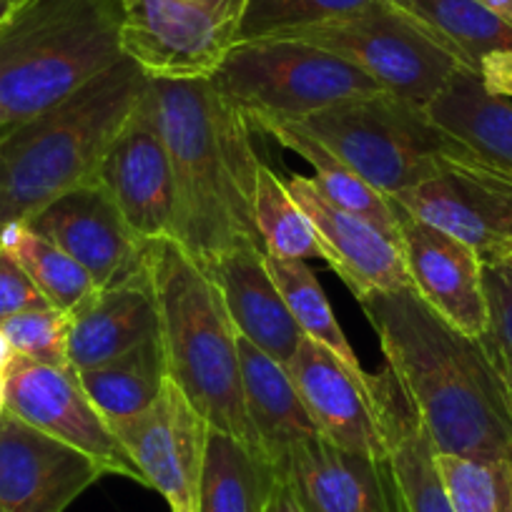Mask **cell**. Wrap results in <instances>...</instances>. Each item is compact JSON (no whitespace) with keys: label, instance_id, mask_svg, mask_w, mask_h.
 Masks as SVG:
<instances>
[{"label":"cell","instance_id":"cell-20","mask_svg":"<svg viewBox=\"0 0 512 512\" xmlns=\"http://www.w3.org/2000/svg\"><path fill=\"white\" fill-rule=\"evenodd\" d=\"M204 269L221 289L239 337L287 367L304 332L269 274L264 246H241Z\"/></svg>","mask_w":512,"mask_h":512},{"label":"cell","instance_id":"cell-6","mask_svg":"<svg viewBox=\"0 0 512 512\" xmlns=\"http://www.w3.org/2000/svg\"><path fill=\"white\" fill-rule=\"evenodd\" d=\"M297 123L387 199L475 156L445 134L427 108L384 91L334 103Z\"/></svg>","mask_w":512,"mask_h":512},{"label":"cell","instance_id":"cell-39","mask_svg":"<svg viewBox=\"0 0 512 512\" xmlns=\"http://www.w3.org/2000/svg\"><path fill=\"white\" fill-rule=\"evenodd\" d=\"M477 3L512 28V0H477Z\"/></svg>","mask_w":512,"mask_h":512},{"label":"cell","instance_id":"cell-5","mask_svg":"<svg viewBox=\"0 0 512 512\" xmlns=\"http://www.w3.org/2000/svg\"><path fill=\"white\" fill-rule=\"evenodd\" d=\"M121 58V0H21L0 26L3 128L63 101Z\"/></svg>","mask_w":512,"mask_h":512},{"label":"cell","instance_id":"cell-1","mask_svg":"<svg viewBox=\"0 0 512 512\" xmlns=\"http://www.w3.org/2000/svg\"><path fill=\"white\" fill-rule=\"evenodd\" d=\"M357 302L437 455L512 462L510 392L482 339L452 327L412 287Z\"/></svg>","mask_w":512,"mask_h":512},{"label":"cell","instance_id":"cell-23","mask_svg":"<svg viewBox=\"0 0 512 512\" xmlns=\"http://www.w3.org/2000/svg\"><path fill=\"white\" fill-rule=\"evenodd\" d=\"M374 390L402 512H452L435 445L387 367L374 374Z\"/></svg>","mask_w":512,"mask_h":512},{"label":"cell","instance_id":"cell-26","mask_svg":"<svg viewBox=\"0 0 512 512\" xmlns=\"http://www.w3.org/2000/svg\"><path fill=\"white\" fill-rule=\"evenodd\" d=\"M262 134L272 136L284 149L302 156L314 169V181H317L319 191L334 206H339V209L349 211L354 216H362L369 224L382 229L384 234L395 236L400 241V219H397V206L392 204V199H387L372 184H367L329 146H324L317 136L309 134L302 123H272V126L262 128Z\"/></svg>","mask_w":512,"mask_h":512},{"label":"cell","instance_id":"cell-19","mask_svg":"<svg viewBox=\"0 0 512 512\" xmlns=\"http://www.w3.org/2000/svg\"><path fill=\"white\" fill-rule=\"evenodd\" d=\"M307 512H402L390 457H364L317 435L279 470Z\"/></svg>","mask_w":512,"mask_h":512},{"label":"cell","instance_id":"cell-7","mask_svg":"<svg viewBox=\"0 0 512 512\" xmlns=\"http://www.w3.org/2000/svg\"><path fill=\"white\" fill-rule=\"evenodd\" d=\"M209 81L256 131L382 93L367 73L337 53L282 36L236 43Z\"/></svg>","mask_w":512,"mask_h":512},{"label":"cell","instance_id":"cell-8","mask_svg":"<svg viewBox=\"0 0 512 512\" xmlns=\"http://www.w3.org/2000/svg\"><path fill=\"white\" fill-rule=\"evenodd\" d=\"M279 36L337 53L384 93L420 108L430 106L462 68H470L435 28L392 0H374L347 16Z\"/></svg>","mask_w":512,"mask_h":512},{"label":"cell","instance_id":"cell-21","mask_svg":"<svg viewBox=\"0 0 512 512\" xmlns=\"http://www.w3.org/2000/svg\"><path fill=\"white\" fill-rule=\"evenodd\" d=\"M161 332L151 269L96 297L71 317L68 359L76 372L128 352Z\"/></svg>","mask_w":512,"mask_h":512},{"label":"cell","instance_id":"cell-15","mask_svg":"<svg viewBox=\"0 0 512 512\" xmlns=\"http://www.w3.org/2000/svg\"><path fill=\"white\" fill-rule=\"evenodd\" d=\"M103 475L83 452L0 412V512H66Z\"/></svg>","mask_w":512,"mask_h":512},{"label":"cell","instance_id":"cell-24","mask_svg":"<svg viewBox=\"0 0 512 512\" xmlns=\"http://www.w3.org/2000/svg\"><path fill=\"white\" fill-rule=\"evenodd\" d=\"M427 113L445 134L512 179V103L487 91L480 73L462 68Z\"/></svg>","mask_w":512,"mask_h":512},{"label":"cell","instance_id":"cell-40","mask_svg":"<svg viewBox=\"0 0 512 512\" xmlns=\"http://www.w3.org/2000/svg\"><path fill=\"white\" fill-rule=\"evenodd\" d=\"M492 357V354H490ZM495 359V357H492ZM497 369L502 372V377H505V384H507V392H510V405H512V362H500V359H495Z\"/></svg>","mask_w":512,"mask_h":512},{"label":"cell","instance_id":"cell-34","mask_svg":"<svg viewBox=\"0 0 512 512\" xmlns=\"http://www.w3.org/2000/svg\"><path fill=\"white\" fill-rule=\"evenodd\" d=\"M374 0H251L241 41L279 36L294 28L314 26L359 11ZM239 41V43H241Z\"/></svg>","mask_w":512,"mask_h":512},{"label":"cell","instance_id":"cell-28","mask_svg":"<svg viewBox=\"0 0 512 512\" xmlns=\"http://www.w3.org/2000/svg\"><path fill=\"white\" fill-rule=\"evenodd\" d=\"M0 241L11 249L28 277L33 279L43 297L58 312L73 317L98 294L96 282L86 269L26 224H13L0 229Z\"/></svg>","mask_w":512,"mask_h":512},{"label":"cell","instance_id":"cell-18","mask_svg":"<svg viewBox=\"0 0 512 512\" xmlns=\"http://www.w3.org/2000/svg\"><path fill=\"white\" fill-rule=\"evenodd\" d=\"M400 246L412 289L472 339L490 327L480 256L455 236L397 209Z\"/></svg>","mask_w":512,"mask_h":512},{"label":"cell","instance_id":"cell-37","mask_svg":"<svg viewBox=\"0 0 512 512\" xmlns=\"http://www.w3.org/2000/svg\"><path fill=\"white\" fill-rule=\"evenodd\" d=\"M482 86L502 98H512V53H490L480 61Z\"/></svg>","mask_w":512,"mask_h":512},{"label":"cell","instance_id":"cell-30","mask_svg":"<svg viewBox=\"0 0 512 512\" xmlns=\"http://www.w3.org/2000/svg\"><path fill=\"white\" fill-rule=\"evenodd\" d=\"M267 269L279 292H282L292 317L302 327L304 337L337 354L352 372L367 374L357 354H354L349 339L344 337L342 327H339L337 317L329 307L327 294L319 287L317 277L307 267V262H302V259H277V256L267 254Z\"/></svg>","mask_w":512,"mask_h":512},{"label":"cell","instance_id":"cell-3","mask_svg":"<svg viewBox=\"0 0 512 512\" xmlns=\"http://www.w3.org/2000/svg\"><path fill=\"white\" fill-rule=\"evenodd\" d=\"M149 76L131 58L46 111L0 131V229L28 224L68 191L96 181Z\"/></svg>","mask_w":512,"mask_h":512},{"label":"cell","instance_id":"cell-16","mask_svg":"<svg viewBox=\"0 0 512 512\" xmlns=\"http://www.w3.org/2000/svg\"><path fill=\"white\" fill-rule=\"evenodd\" d=\"M289 377L319 435L364 457H390L379 415L374 374H357L322 344L304 337L287 364Z\"/></svg>","mask_w":512,"mask_h":512},{"label":"cell","instance_id":"cell-42","mask_svg":"<svg viewBox=\"0 0 512 512\" xmlns=\"http://www.w3.org/2000/svg\"><path fill=\"white\" fill-rule=\"evenodd\" d=\"M8 3H11V6H18V3H21V0H8Z\"/></svg>","mask_w":512,"mask_h":512},{"label":"cell","instance_id":"cell-2","mask_svg":"<svg viewBox=\"0 0 512 512\" xmlns=\"http://www.w3.org/2000/svg\"><path fill=\"white\" fill-rule=\"evenodd\" d=\"M151 78V76H149ZM174 176L171 239L209 267L241 246H262L254 224L256 159L246 118L209 78H151Z\"/></svg>","mask_w":512,"mask_h":512},{"label":"cell","instance_id":"cell-13","mask_svg":"<svg viewBox=\"0 0 512 512\" xmlns=\"http://www.w3.org/2000/svg\"><path fill=\"white\" fill-rule=\"evenodd\" d=\"M111 427L146 487L159 492L171 512H196L211 427L176 382L166 379L161 395L144 412L113 420Z\"/></svg>","mask_w":512,"mask_h":512},{"label":"cell","instance_id":"cell-43","mask_svg":"<svg viewBox=\"0 0 512 512\" xmlns=\"http://www.w3.org/2000/svg\"><path fill=\"white\" fill-rule=\"evenodd\" d=\"M0 128H3V113H0Z\"/></svg>","mask_w":512,"mask_h":512},{"label":"cell","instance_id":"cell-31","mask_svg":"<svg viewBox=\"0 0 512 512\" xmlns=\"http://www.w3.org/2000/svg\"><path fill=\"white\" fill-rule=\"evenodd\" d=\"M254 224L264 251L277 259H322L312 224L287 184L262 164L254 189Z\"/></svg>","mask_w":512,"mask_h":512},{"label":"cell","instance_id":"cell-11","mask_svg":"<svg viewBox=\"0 0 512 512\" xmlns=\"http://www.w3.org/2000/svg\"><path fill=\"white\" fill-rule=\"evenodd\" d=\"M392 204L465 241L482 264L512 259V179L480 156L392 196Z\"/></svg>","mask_w":512,"mask_h":512},{"label":"cell","instance_id":"cell-9","mask_svg":"<svg viewBox=\"0 0 512 512\" xmlns=\"http://www.w3.org/2000/svg\"><path fill=\"white\" fill-rule=\"evenodd\" d=\"M251 0H121V48L146 76L211 78L241 41Z\"/></svg>","mask_w":512,"mask_h":512},{"label":"cell","instance_id":"cell-14","mask_svg":"<svg viewBox=\"0 0 512 512\" xmlns=\"http://www.w3.org/2000/svg\"><path fill=\"white\" fill-rule=\"evenodd\" d=\"M26 226L76 259L98 289L118 287L149 272L151 241L128 226L98 179L58 196Z\"/></svg>","mask_w":512,"mask_h":512},{"label":"cell","instance_id":"cell-38","mask_svg":"<svg viewBox=\"0 0 512 512\" xmlns=\"http://www.w3.org/2000/svg\"><path fill=\"white\" fill-rule=\"evenodd\" d=\"M264 512H307V507L302 505V500H299L297 492L292 490V485L279 477L277 487H274V492H272V497H269Z\"/></svg>","mask_w":512,"mask_h":512},{"label":"cell","instance_id":"cell-33","mask_svg":"<svg viewBox=\"0 0 512 512\" xmlns=\"http://www.w3.org/2000/svg\"><path fill=\"white\" fill-rule=\"evenodd\" d=\"M0 332L8 339L18 357L48 367L73 369L68 359V337H71V317L56 307L31 309L0 322Z\"/></svg>","mask_w":512,"mask_h":512},{"label":"cell","instance_id":"cell-17","mask_svg":"<svg viewBox=\"0 0 512 512\" xmlns=\"http://www.w3.org/2000/svg\"><path fill=\"white\" fill-rule=\"evenodd\" d=\"M284 184L312 224L322 259L352 289L354 297L412 287L395 236L334 206L309 176L292 174Z\"/></svg>","mask_w":512,"mask_h":512},{"label":"cell","instance_id":"cell-35","mask_svg":"<svg viewBox=\"0 0 512 512\" xmlns=\"http://www.w3.org/2000/svg\"><path fill=\"white\" fill-rule=\"evenodd\" d=\"M482 287L490 317L482 344L495 359L512 362V259L482 264Z\"/></svg>","mask_w":512,"mask_h":512},{"label":"cell","instance_id":"cell-27","mask_svg":"<svg viewBox=\"0 0 512 512\" xmlns=\"http://www.w3.org/2000/svg\"><path fill=\"white\" fill-rule=\"evenodd\" d=\"M76 374L86 395L108 422L139 415L161 395L169 379L161 334Z\"/></svg>","mask_w":512,"mask_h":512},{"label":"cell","instance_id":"cell-4","mask_svg":"<svg viewBox=\"0 0 512 512\" xmlns=\"http://www.w3.org/2000/svg\"><path fill=\"white\" fill-rule=\"evenodd\" d=\"M149 269L169 379L209 427L259 447L246 417L239 332L221 289L174 239L151 241Z\"/></svg>","mask_w":512,"mask_h":512},{"label":"cell","instance_id":"cell-36","mask_svg":"<svg viewBox=\"0 0 512 512\" xmlns=\"http://www.w3.org/2000/svg\"><path fill=\"white\" fill-rule=\"evenodd\" d=\"M46 307H51L48 299L33 284L11 249L0 241V322L21 312Z\"/></svg>","mask_w":512,"mask_h":512},{"label":"cell","instance_id":"cell-32","mask_svg":"<svg viewBox=\"0 0 512 512\" xmlns=\"http://www.w3.org/2000/svg\"><path fill=\"white\" fill-rule=\"evenodd\" d=\"M452 512H512V462L437 455Z\"/></svg>","mask_w":512,"mask_h":512},{"label":"cell","instance_id":"cell-10","mask_svg":"<svg viewBox=\"0 0 512 512\" xmlns=\"http://www.w3.org/2000/svg\"><path fill=\"white\" fill-rule=\"evenodd\" d=\"M3 402V410L91 457L106 475L146 485L111 422L81 387L76 369L48 367L16 354L6 372Z\"/></svg>","mask_w":512,"mask_h":512},{"label":"cell","instance_id":"cell-22","mask_svg":"<svg viewBox=\"0 0 512 512\" xmlns=\"http://www.w3.org/2000/svg\"><path fill=\"white\" fill-rule=\"evenodd\" d=\"M239 362L246 417L256 445L279 472L287 457L302 442L317 437L319 430L284 364L244 337H239Z\"/></svg>","mask_w":512,"mask_h":512},{"label":"cell","instance_id":"cell-41","mask_svg":"<svg viewBox=\"0 0 512 512\" xmlns=\"http://www.w3.org/2000/svg\"><path fill=\"white\" fill-rule=\"evenodd\" d=\"M13 8H16V6H11L8 0H0V26H3V21H6L8 16H11Z\"/></svg>","mask_w":512,"mask_h":512},{"label":"cell","instance_id":"cell-29","mask_svg":"<svg viewBox=\"0 0 512 512\" xmlns=\"http://www.w3.org/2000/svg\"><path fill=\"white\" fill-rule=\"evenodd\" d=\"M427 26L435 28L462 61L480 73L490 53H512V28L477 0H392Z\"/></svg>","mask_w":512,"mask_h":512},{"label":"cell","instance_id":"cell-25","mask_svg":"<svg viewBox=\"0 0 512 512\" xmlns=\"http://www.w3.org/2000/svg\"><path fill=\"white\" fill-rule=\"evenodd\" d=\"M279 472L259 447L211 427L196 512H264Z\"/></svg>","mask_w":512,"mask_h":512},{"label":"cell","instance_id":"cell-12","mask_svg":"<svg viewBox=\"0 0 512 512\" xmlns=\"http://www.w3.org/2000/svg\"><path fill=\"white\" fill-rule=\"evenodd\" d=\"M96 179L113 196L123 219L141 239H171L174 176L151 78L131 116L108 146Z\"/></svg>","mask_w":512,"mask_h":512}]
</instances>
